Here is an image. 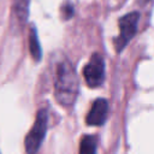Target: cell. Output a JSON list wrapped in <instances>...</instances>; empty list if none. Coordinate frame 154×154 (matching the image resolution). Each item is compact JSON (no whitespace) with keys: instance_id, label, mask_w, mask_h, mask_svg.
Wrapping results in <instances>:
<instances>
[{"instance_id":"4","label":"cell","mask_w":154,"mask_h":154,"mask_svg":"<svg viewBox=\"0 0 154 154\" xmlns=\"http://www.w3.org/2000/svg\"><path fill=\"white\" fill-rule=\"evenodd\" d=\"M83 76L85 83L90 88L100 87L105 81V61L103 58L95 53L91 55L88 64L84 66Z\"/></svg>"},{"instance_id":"3","label":"cell","mask_w":154,"mask_h":154,"mask_svg":"<svg viewBox=\"0 0 154 154\" xmlns=\"http://www.w3.org/2000/svg\"><path fill=\"white\" fill-rule=\"evenodd\" d=\"M140 20V13L138 12H131L125 16H123L119 19V35L114 40V47L117 52H120L124 49V47L130 42V40L135 36L137 31V25Z\"/></svg>"},{"instance_id":"1","label":"cell","mask_w":154,"mask_h":154,"mask_svg":"<svg viewBox=\"0 0 154 154\" xmlns=\"http://www.w3.org/2000/svg\"><path fill=\"white\" fill-rule=\"evenodd\" d=\"M78 95V77L73 65L67 60H61L54 77V96L57 101L65 107L75 103Z\"/></svg>"},{"instance_id":"9","label":"cell","mask_w":154,"mask_h":154,"mask_svg":"<svg viewBox=\"0 0 154 154\" xmlns=\"http://www.w3.org/2000/svg\"><path fill=\"white\" fill-rule=\"evenodd\" d=\"M60 12H61V17H63L65 20L70 19V18L73 16V5H72L70 1L64 2V4L61 5V7H60Z\"/></svg>"},{"instance_id":"7","label":"cell","mask_w":154,"mask_h":154,"mask_svg":"<svg viewBox=\"0 0 154 154\" xmlns=\"http://www.w3.org/2000/svg\"><path fill=\"white\" fill-rule=\"evenodd\" d=\"M79 154H96V138L91 135H85L79 142Z\"/></svg>"},{"instance_id":"2","label":"cell","mask_w":154,"mask_h":154,"mask_svg":"<svg viewBox=\"0 0 154 154\" xmlns=\"http://www.w3.org/2000/svg\"><path fill=\"white\" fill-rule=\"evenodd\" d=\"M48 124V116L46 109H40L36 114V119L30 131L25 136L24 146L28 154H36L41 147V143L45 138Z\"/></svg>"},{"instance_id":"8","label":"cell","mask_w":154,"mask_h":154,"mask_svg":"<svg viewBox=\"0 0 154 154\" xmlns=\"http://www.w3.org/2000/svg\"><path fill=\"white\" fill-rule=\"evenodd\" d=\"M14 13L16 17L19 22H25L28 17V6H29V0H14Z\"/></svg>"},{"instance_id":"6","label":"cell","mask_w":154,"mask_h":154,"mask_svg":"<svg viewBox=\"0 0 154 154\" xmlns=\"http://www.w3.org/2000/svg\"><path fill=\"white\" fill-rule=\"evenodd\" d=\"M29 49H30V54H31L32 59L38 61L41 59L42 52H41V46H40L38 36H37V31L34 26L30 29V34H29Z\"/></svg>"},{"instance_id":"10","label":"cell","mask_w":154,"mask_h":154,"mask_svg":"<svg viewBox=\"0 0 154 154\" xmlns=\"http://www.w3.org/2000/svg\"><path fill=\"white\" fill-rule=\"evenodd\" d=\"M141 1H147V0H141Z\"/></svg>"},{"instance_id":"5","label":"cell","mask_w":154,"mask_h":154,"mask_svg":"<svg viewBox=\"0 0 154 154\" xmlns=\"http://www.w3.org/2000/svg\"><path fill=\"white\" fill-rule=\"evenodd\" d=\"M108 116V102L105 99H96L88 114H87V124L88 125H93V126H99L102 125Z\"/></svg>"}]
</instances>
